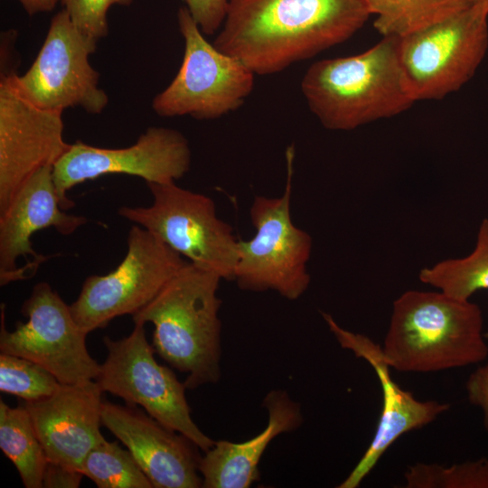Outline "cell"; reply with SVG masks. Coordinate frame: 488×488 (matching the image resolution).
<instances>
[{"label": "cell", "mask_w": 488, "mask_h": 488, "mask_svg": "<svg viewBox=\"0 0 488 488\" xmlns=\"http://www.w3.org/2000/svg\"><path fill=\"white\" fill-rule=\"evenodd\" d=\"M370 16L363 0H229L213 45L270 75L347 41Z\"/></svg>", "instance_id": "cell-1"}, {"label": "cell", "mask_w": 488, "mask_h": 488, "mask_svg": "<svg viewBox=\"0 0 488 488\" xmlns=\"http://www.w3.org/2000/svg\"><path fill=\"white\" fill-rule=\"evenodd\" d=\"M222 278L215 272L185 264L143 308L135 324L151 323L155 352L173 368L187 373L184 384L195 389L221 378Z\"/></svg>", "instance_id": "cell-2"}, {"label": "cell", "mask_w": 488, "mask_h": 488, "mask_svg": "<svg viewBox=\"0 0 488 488\" xmlns=\"http://www.w3.org/2000/svg\"><path fill=\"white\" fill-rule=\"evenodd\" d=\"M301 89L310 110L330 130H352L392 117L416 102L394 36L356 55L315 61L305 71Z\"/></svg>", "instance_id": "cell-3"}, {"label": "cell", "mask_w": 488, "mask_h": 488, "mask_svg": "<svg viewBox=\"0 0 488 488\" xmlns=\"http://www.w3.org/2000/svg\"><path fill=\"white\" fill-rule=\"evenodd\" d=\"M478 305L441 291L408 290L393 303L381 347L391 369L435 372L473 365L488 356Z\"/></svg>", "instance_id": "cell-4"}, {"label": "cell", "mask_w": 488, "mask_h": 488, "mask_svg": "<svg viewBox=\"0 0 488 488\" xmlns=\"http://www.w3.org/2000/svg\"><path fill=\"white\" fill-rule=\"evenodd\" d=\"M287 179L280 197L256 196L249 217L256 232L239 240L234 281L242 290H273L288 300L298 299L308 288L306 268L312 238L296 227L290 213L294 150H287Z\"/></svg>", "instance_id": "cell-5"}, {"label": "cell", "mask_w": 488, "mask_h": 488, "mask_svg": "<svg viewBox=\"0 0 488 488\" xmlns=\"http://www.w3.org/2000/svg\"><path fill=\"white\" fill-rule=\"evenodd\" d=\"M146 184L152 204L121 206L118 215L152 232L189 262L234 280L239 240L230 225L218 218L213 200L175 183Z\"/></svg>", "instance_id": "cell-6"}, {"label": "cell", "mask_w": 488, "mask_h": 488, "mask_svg": "<svg viewBox=\"0 0 488 488\" xmlns=\"http://www.w3.org/2000/svg\"><path fill=\"white\" fill-rule=\"evenodd\" d=\"M399 38L400 64L415 99H441L468 82L488 49V10L474 4Z\"/></svg>", "instance_id": "cell-7"}, {"label": "cell", "mask_w": 488, "mask_h": 488, "mask_svg": "<svg viewBox=\"0 0 488 488\" xmlns=\"http://www.w3.org/2000/svg\"><path fill=\"white\" fill-rule=\"evenodd\" d=\"M108 355L94 380L103 392L139 406L165 427L192 440L203 452L215 443L194 423L186 399L184 382L155 359L145 324H135L129 335L103 338Z\"/></svg>", "instance_id": "cell-8"}, {"label": "cell", "mask_w": 488, "mask_h": 488, "mask_svg": "<svg viewBox=\"0 0 488 488\" xmlns=\"http://www.w3.org/2000/svg\"><path fill=\"white\" fill-rule=\"evenodd\" d=\"M184 40L181 67L152 102L161 117L189 115L216 119L239 108L251 93L255 73L239 59L210 43L187 7L177 13Z\"/></svg>", "instance_id": "cell-9"}, {"label": "cell", "mask_w": 488, "mask_h": 488, "mask_svg": "<svg viewBox=\"0 0 488 488\" xmlns=\"http://www.w3.org/2000/svg\"><path fill=\"white\" fill-rule=\"evenodd\" d=\"M127 244L121 263L106 275L88 277L70 305L76 323L86 333L104 328L117 316L136 313L189 262L136 224L128 232Z\"/></svg>", "instance_id": "cell-10"}, {"label": "cell", "mask_w": 488, "mask_h": 488, "mask_svg": "<svg viewBox=\"0 0 488 488\" xmlns=\"http://www.w3.org/2000/svg\"><path fill=\"white\" fill-rule=\"evenodd\" d=\"M26 322L14 331L5 326L1 305L0 351L31 360L53 374L62 384L94 380L99 365L89 354L86 333L76 323L70 305L46 282L36 284L23 302Z\"/></svg>", "instance_id": "cell-11"}, {"label": "cell", "mask_w": 488, "mask_h": 488, "mask_svg": "<svg viewBox=\"0 0 488 488\" xmlns=\"http://www.w3.org/2000/svg\"><path fill=\"white\" fill-rule=\"evenodd\" d=\"M98 42L80 33L62 9L52 19L38 55L28 70L14 80L33 104L50 110L80 108L101 113L108 103L99 88V73L89 62Z\"/></svg>", "instance_id": "cell-12"}, {"label": "cell", "mask_w": 488, "mask_h": 488, "mask_svg": "<svg viewBox=\"0 0 488 488\" xmlns=\"http://www.w3.org/2000/svg\"><path fill=\"white\" fill-rule=\"evenodd\" d=\"M191 150L179 131L150 127L136 142L124 148H103L80 140L52 165V176L63 210L74 202L67 196L74 186L106 174H123L142 178L146 183H169L190 169Z\"/></svg>", "instance_id": "cell-13"}, {"label": "cell", "mask_w": 488, "mask_h": 488, "mask_svg": "<svg viewBox=\"0 0 488 488\" xmlns=\"http://www.w3.org/2000/svg\"><path fill=\"white\" fill-rule=\"evenodd\" d=\"M13 70L0 80V213L37 170L69 149L62 111L38 107L18 89Z\"/></svg>", "instance_id": "cell-14"}, {"label": "cell", "mask_w": 488, "mask_h": 488, "mask_svg": "<svg viewBox=\"0 0 488 488\" xmlns=\"http://www.w3.org/2000/svg\"><path fill=\"white\" fill-rule=\"evenodd\" d=\"M329 330L342 348L367 361L377 374L382 392V408L376 431L364 454L338 488H356L372 471L385 452L404 434L421 428L450 408L448 403L420 401L401 389L390 375L381 346L361 333L343 328L333 317L322 313Z\"/></svg>", "instance_id": "cell-15"}, {"label": "cell", "mask_w": 488, "mask_h": 488, "mask_svg": "<svg viewBox=\"0 0 488 488\" xmlns=\"http://www.w3.org/2000/svg\"><path fill=\"white\" fill-rule=\"evenodd\" d=\"M86 222L84 216L62 209L52 165L37 170L0 213V285L19 281L20 259L24 260L22 280L32 277L47 259L33 248L31 239L35 232L53 228L62 235H70Z\"/></svg>", "instance_id": "cell-16"}, {"label": "cell", "mask_w": 488, "mask_h": 488, "mask_svg": "<svg viewBox=\"0 0 488 488\" xmlns=\"http://www.w3.org/2000/svg\"><path fill=\"white\" fill-rule=\"evenodd\" d=\"M102 425L130 451L153 488H198L199 447L137 406L104 401Z\"/></svg>", "instance_id": "cell-17"}, {"label": "cell", "mask_w": 488, "mask_h": 488, "mask_svg": "<svg viewBox=\"0 0 488 488\" xmlns=\"http://www.w3.org/2000/svg\"><path fill=\"white\" fill-rule=\"evenodd\" d=\"M102 393L95 380L61 383L47 398L23 401L49 462L80 470L88 453L105 438Z\"/></svg>", "instance_id": "cell-18"}, {"label": "cell", "mask_w": 488, "mask_h": 488, "mask_svg": "<svg viewBox=\"0 0 488 488\" xmlns=\"http://www.w3.org/2000/svg\"><path fill=\"white\" fill-rule=\"evenodd\" d=\"M268 413L266 428L253 438L234 443L215 441L199 463L203 488H248L260 478L258 464L278 435L298 428L304 420L301 405L285 390H270L263 399Z\"/></svg>", "instance_id": "cell-19"}, {"label": "cell", "mask_w": 488, "mask_h": 488, "mask_svg": "<svg viewBox=\"0 0 488 488\" xmlns=\"http://www.w3.org/2000/svg\"><path fill=\"white\" fill-rule=\"evenodd\" d=\"M0 448L14 465L26 488H42L47 456L24 405L0 400Z\"/></svg>", "instance_id": "cell-20"}, {"label": "cell", "mask_w": 488, "mask_h": 488, "mask_svg": "<svg viewBox=\"0 0 488 488\" xmlns=\"http://www.w3.org/2000/svg\"><path fill=\"white\" fill-rule=\"evenodd\" d=\"M374 28L382 35L402 37L441 22L474 5L473 0H363Z\"/></svg>", "instance_id": "cell-21"}, {"label": "cell", "mask_w": 488, "mask_h": 488, "mask_svg": "<svg viewBox=\"0 0 488 488\" xmlns=\"http://www.w3.org/2000/svg\"><path fill=\"white\" fill-rule=\"evenodd\" d=\"M424 284L459 300H469L481 289H488V219L478 230L474 250L461 258H447L419 271Z\"/></svg>", "instance_id": "cell-22"}, {"label": "cell", "mask_w": 488, "mask_h": 488, "mask_svg": "<svg viewBox=\"0 0 488 488\" xmlns=\"http://www.w3.org/2000/svg\"><path fill=\"white\" fill-rule=\"evenodd\" d=\"M80 471L99 488H153L130 451L105 438L88 453Z\"/></svg>", "instance_id": "cell-23"}, {"label": "cell", "mask_w": 488, "mask_h": 488, "mask_svg": "<svg viewBox=\"0 0 488 488\" xmlns=\"http://www.w3.org/2000/svg\"><path fill=\"white\" fill-rule=\"evenodd\" d=\"M406 488H488V458L444 466L416 463L404 473Z\"/></svg>", "instance_id": "cell-24"}, {"label": "cell", "mask_w": 488, "mask_h": 488, "mask_svg": "<svg viewBox=\"0 0 488 488\" xmlns=\"http://www.w3.org/2000/svg\"><path fill=\"white\" fill-rule=\"evenodd\" d=\"M61 382L40 364L14 354H0V390L23 401H36L52 395Z\"/></svg>", "instance_id": "cell-25"}, {"label": "cell", "mask_w": 488, "mask_h": 488, "mask_svg": "<svg viewBox=\"0 0 488 488\" xmlns=\"http://www.w3.org/2000/svg\"><path fill=\"white\" fill-rule=\"evenodd\" d=\"M134 0H61L64 10L78 30L99 42L108 33V12L113 5L127 6Z\"/></svg>", "instance_id": "cell-26"}, {"label": "cell", "mask_w": 488, "mask_h": 488, "mask_svg": "<svg viewBox=\"0 0 488 488\" xmlns=\"http://www.w3.org/2000/svg\"><path fill=\"white\" fill-rule=\"evenodd\" d=\"M185 3L203 34L212 35L221 29L229 0H185Z\"/></svg>", "instance_id": "cell-27"}, {"label": "cell", "mask_w": 488, "mask_h": 488, "mask_svg": "<svg viewBox=\"0 0 488 488\" xmlns=\"http://www.w3.org/2000/svg\"><path fill=\"white\" fill-rule=\"evenodd\" d=\"M465 389L469 402L481 409L483 427L488 432V363L469 375Z\"/></svg>", "instance_id": "cell-28"}, {"label": "cell", "mask_w": 488, "mask_h": 488, "mask_svg": "<svg viewBox=\"0 0 488 488\" xmlns=\"http://www.w3.org/2000/svg\"><path fill=\"white\" fill-rule=\"evenodd\" d=\"M83 477L78 470L48 461L43 473L42 487L78 488Z\"/></svg>", "instance_id": "cell-29"}, {"label": "cell", "mask_w": 488, "mask_h": 488, "mask_svg": "<svg viewBox=\"0 0 488 488\" xmlns=\"http://www.w3.org/2000/svg\"><path fill=\"white\" fill-rule=\"evenodd\" d=\"M25 12L33 15L52 11L61 0H18Z\"/></svg>", "instance_id": "cell-30"}, {"label": "cell", "mask_w": 488, "mask_h": 488, "mask_svg": "<svg viewBox=\"0 0 488 488\" xmlns=\"http://www.w3.org/2000/svg\"><path fill=\"white\" fill-rule=\"evenodd\" d=\"M474 4L479 5L488 10V0H473Z\"/></svg>", "instance_id": "cell-31"}]
</instances>
